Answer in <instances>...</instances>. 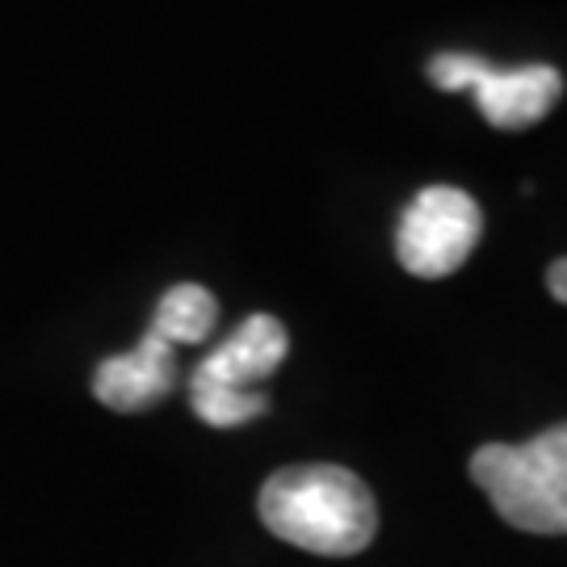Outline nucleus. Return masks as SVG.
<instances>
[{
    "mask_svg": "<svg viewBox=\"0 0 567 567\" xmlns=\"http://www.w3.org/2000/svg\"><path fill=\"white\" fill-rule=\"evenodd\" d=\"M484 231L480 203L454 185H429L408 203L395 227V257L416 278H450L463 269Z\"/></svg>",
    "mask_w": 567,
    "mask_h": 567,
    "instance_id": "obj_4",
    "label": "nucleus"
},
{
    "mask_svg": "<svg viewBox=\"0 0 567 567\" xmlns=\"http://www.w3.org/2000/svg\"><path fill=\"white\" fill-rule=\"evenodd\" d=\"M471 480L513 529L567 534V421L522 446H480Z\"/></svg>",
    "mask_w": 567,
    "mask_h": 567,
    "instance_id": "obj_2",
    "label": "nucleus"
},
{
    "mask_svg": "<svg viewBox=\"0 0 567 567\" xmlns=\"http://www.w3.org/2000/svg\"><path fill=\"white\" fill-rule=\"evenodd\" d=\"M286 349H290V337H286L282 320H274V316H248L215 353H206L189 383L252 391V383L269 379L286 362Z\"/></svg>",
    "mask_w": 567,
    "mask_h": 567,
    "instance_id": "obj_6",
    "label": "nucleus"
},
{
    "mask_svg": "<svg viewBox=\"0 0 567 567\" xmlns=\"http://www.w3.org/2000/svg\"><path fill=\"white\" fill-rule=\"evenodd\" d=\"M177 383V358L173 344L156 337L152 328L131 353H114L93 374V395L114 412H147L156 408Z\"/></svg>",
    "mask_w": 567,
    "mask_h": 567,
    "instance_id": "obj_5",
    "label": "nucleus"
},
{
    "mask_svg": "<svg viewBox=\"0 0 567 567\" xmlns=\"http://www.w3.org/2000/svg\"><path fill=\"white\" fill-rule=\"evenodd\" d=\"M215 320H219V303H215V295H210L206 286L182 282V286H173V290L161 299L156 316H152V332L164 337V341L177 349V344L206 341V337L215 332Z\"/></svg>",
    "mask_w": 567,
    "mask_h": 567,
    "instance_id": "obj_7",
    "label": "nucleus"
},
{
    "mask_svg": "<svg viewBox=\"0 0 567 567\" xmlns=\"http://www.w3.org/2000/svg\"><path fill=\"white\" fill-rule=\"evenodd\" d=\"M189 408L210 429H236L244 421H257L261 412H269V400L261 391H227V386L189 383Z\"/></svg>",
    "mask_w": 567,
    "mask_h": 567,
    "instance_id": "obj_8",
    "label": "nucleus"
},
{
    "mask_svg": "<svg viewBox=\"0 0 567 567\" xmlns=\"http://www.w3.org/2000/svg\"><path fill=\"white\" fill-rule=\"evenodd\" d=\"M265 529L311 555H358L374 543L379 508L370 487L332 463L286 466L257 496Z\"/></svg>",
    "mask_w": 567,
    "mask_h": 567,
    "instance_id": "obj_1",
    "label": "nucleus"
},
{
    "mask_svg": "<svg viewBox=\"0 0 567 567\" xmlns=\"http://www.w3.org/2000/svg\"><path fill=\"white\" fill-rule=\"evenodd\" d=\"M547 290L559 303H567V257H559V261L547 269Z\"/></svg>",
    "mask_w": 567,
    "mask_h": 567,
    "instance_id": "obj_9",
    "label": "nucleus"
},
{
    "mask_svg": "<svg viewBox=\"0 0 567 567\" xmlns=\"http://www.w3.org/2000/svg\"><path fill=\"white\" fill-rule=\"evenodd\" d=\"M429 81L446 93L471 89L484 118L501 131H522L543 122L564 97V76L550 63H529V68H492L475 55H433L429 60Z\"/></svg>",
    "mask_w": 567,
    "mask_h": 567,
    "instance_id": "obj_3",
    "label": "nucleus"
}]
</instances>
